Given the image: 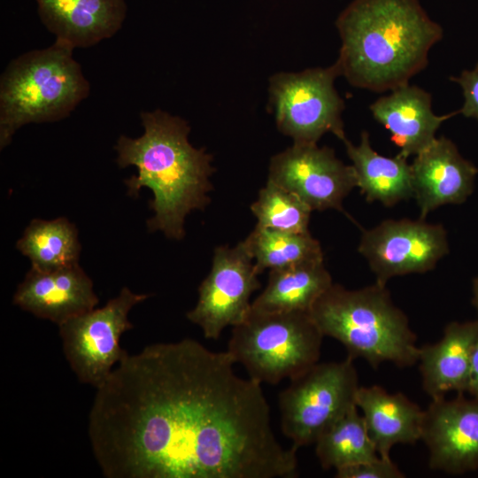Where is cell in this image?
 I'll return each mask as SVG.
<instances>
[{
    "mask_svg": "<svg viewBox=\"0 0 478 478\" xmlns=\"http://www.w3.org/2000/svg\"><path fill=\"white\" fill-rule=\"evenodd\" d=\"M141 120L142 135L118 139L117 164L137 169V174L125 181L128 196L138 197L143 187L153 193L150 206L154 215L147 220L148 230L181 240L186 216L204 210L211 201L212 158L189 143L190 127L183 119L155 110L143 112Z\"/></svg>",
    "mask_w": 478,
    "mask_h": 478,
    "instance_id": "cell-3",
    "label": "cell"
},
{
    "mask_svg": "<svg viewBox=\"0 0 478 478\" xmlns=\"http://www.w3.org/2000/svg\"><path fill=\"white\" fill-rule=\"evenodd\" d=\"M31 262V268L52 271L79 264L81 243L74 224L66 218L34 219L16 244Z\"/></svg>",
    "mask_w": 478,
    "mask_h": 478,
    "instance_id": "cell-22",
    "label": "cell"
},
{
    "mask_svg": "<svg viewBox=\"0 0 478 478\" xmlns=\"http://www.w3.org/2000/svg\"><path fill=\"white\" fill-rule=\"evenodd\" d=\"M309 313L322 335L340 342L353 360L364 358L374 368L418 362L417 336L384 284L348 289L333 283Z\"/></svg>",
    "mask_w": 478,
    "mask_h": 478,
    "instance_id": "cell-4",
    "label": "cell"
},
{
    "mask_svg": "<svg viewBox=\"0 0 478 478\" xmlns=\"http://www.w3.org/2000/svg\"><path fill=\"white\" fill-rule=\"evenodd\" d=\"M356 405L381 457L389 458L396 444L420 440L424 410L405 395L389 393L377 385L359 386Z\"/></svg>",
    "mask_w": 478,
    "mask_h": 478,
    "instance_id": "cell-19",
    "label": "cell"
},
{
    "mask_svg": "<svg viewBox=\"0 0 478 478\" xmlns=\"http://www.w3.org/2000/svg\"><path fill=\"white\" fill-rule=\"evenodd\" d=\"M279 394L282 433L297 449L319 436L356 406L358 378L353 359L319 363L292 378Z\"/></svg>",
    "mask_w": 478,
    "mask_h": 478,
    "instance_id": "cell-7",
    "label": "cell"
},
{
    "mask_svg": "<svg viewBox=\"0 0 478 478\" xmlns=\"http://www.w3.org/2000/svg\"><path fill=\"white\" fill-rule=\"evenodd\" d=\"M356 406L349 410L315 442V453L324 469L335 470L380 457Z\"/></svg>",
    "mask_w": 478,
    "mask_h": 478,
    "instance_id": "cell-23",
    "label": "cell"
},
{
    "mask_svg": "<svg viewBox=\"0 0 478 478\" xmlns=\"http://www.w3.org/2000/svg\"><path fill=\"white\" fill-rule=\"evenodd\" d=\"M185 338L127 353L96 389L88 435L107 478H295L261 384Z\"/></svg>",
    "mask_w": 478,
    "mask_h": 478,
    "instance_id": "cell-1",
    "label": "cell"
},
{
    "mask_svg": "<svg viewBox=\"0 0 478 478\" xmlns=\"http://www.w3.org/2000/svg\"><path fill=\"white\" fill-rule=\"evenodd\" d=\"M267 180L295 193L312 211H343V201L356 188L352 166L334 150L317 143H293L270 161Z\"/></svg>",
    "mask_w": 478,
    "mask_h": 478,
    "instance_id": "cell-12",
    "label": "cell"
},
{
    "mask_svg": "<svg viewBox=\"0 0 478 478\" xmlns=\"http://www.w3.org/2000/svg\"><path fill=\"white\" fill-rule=\"evenodd\" d=\"M149 297L127 287L101 308H94L58 326L64 355L80 382L99 387L127 354L121 335L133 328L131 309Z\"/></svg>",
    "mask_w": 478,
    "mask_h": 478,
    "instance_id": "cell-9",
    "label": "cell"
},
{
    "mask_svg": "<svg viewBox=\"0 0 478 478\" xmlns=\"http://www.w3.org/2000/svg\"><path fill=\"white\" fill-rule=\"evenodd\" d=\"M337 478H403L405 474L389 458L377 459L335 470Z\"/></svg>",
    "mask_w": 478,
    "mask_h": 478,
    "instance_id": "cell-26",
    "label": "cell"
},
{
    "mask_svg": "<svg viewBox=\"0 0 478 478\" xmlns=\"http://www.w3.org/2000/svg\"><path fill=\"white\" fill-rule=\"evenodd\" d=\"M332 284L324 259L270 270L267 285L251 303V309L261 312H309Z\"/></svg>",
    "mask_w": 478,
    "mask_h": 478,
    "instance_id": "cell-21",
    "label": "cell"
},
{
    "mask_svg": "<svg viewBox=\"0 0 478 478\" xmlns=\"http://www.w3.org/2000/svg\"><path fill=\"white\" fill-rule=\"evenodd\" d=\"M45 27L75 48L93 46L111 38L122 27L125 0H35Z\"/></svg>",
    "mask_w": 478,
    "mask_h": 478,
    "instance_id": "cell-17",
    "label": "cell"
},
{
    "mask_svg": "<svg viewBox=\"0 0 478 478\" xmlns=\"http://www.w3.org/2000/svg\"><path fill=\"white\" fill-rule=\"evenodd\" d=\"M466 392L478 398V339L472 352Z\"/></svg>",
    "mask_w": 478,
    "mask_h": 478,
    "instance_id": "cell-28",
    "label": "cell"
},
{
    "mask_svg": "<svg viewBox=\"0 0 478 478\" xmlns=\"http://www.w3.org/2000/svg\"><path fill=\"white\" fill-rule=\"evenodd\" d=\"M358 252L375 275L387 284L396 276L423 274L436 267L449 252L447 232L440 224L419 219L385 220L363 231Z\"/></svg>",
    "mask_w": 478,
    "mask_h": 478,
    "instance_id": "cell-11",
    "label": "cell"
},
{
    "mask_svg": "<svg viewBox=\"0 0 478 478\" xmlns=\"http://www.w3.org/2000/svg\"><path fill=\"white\" fill-rule=\"evenodd\" d=\"M473 304L478 312V276L473 281Z\"/></svg>",
    "mask_w": 478,
    "mask_h": 478,
    "instance_id": "cell-29",
    "label": "cell"
},
{
    "mask_svg": "<svg viewBox=\"0 0 478 478\" xmlns=\"http://www.w3.org/2000/svg\"><path fill=\"white\" fill-rule=\"evenodd\" d=\"M335 63L299 73H278L269 81L270 105L281 133L293 143H317L327 133L343 142L344 102L335 88Z\"/></svg>",
    "mask_w": 478,
    "mask_h": 478,
    "instance_id": "cell-8",
    "label": "cell"
},
{
    "mask_svg": "<svg viewBox=\"0 0 478 478\" xmlns=\"http://www.w3.org/2000/svg\"><path fill=\"white\" fill-rule=\"evenodd\" d=\"M420 440L431 469L451 474L478 469V398L464 393L432 398L424 410Z\"/></svg>",
    "mask_w": 478,
    "mask_h": 478,
    "instance_id": "cell-13",
    "label": "cell"
},
{
    "mask_svg": "<svg viewBox=\"0 0 478 478\" xmlns=\"http://www.w3.org/2000/svg\"><path fill=\"white\" fill-rule=\"evenodd\" d=\"M251 211L257 225L273 230L304 234L309 233L312 210L295 193L267 180Z\"/></svg>",
    "mask_w": 478,
    "mask_h": 478,
    "instance_id": "cell-25",
    "label": "cell"
},
{
    "mask_svg": "<svg viewBox=\"0 0 478 478\" xmlns=\"http://www.w3.org/2000/svg\"><path fill=\"white\" fill-rule=\"evenodd\" d=\"M12 302L37 318L58 326L96 308L93 281L79 264L52 271L31 268L14 293Z\"/></svg>",
    "mask_w": 478,
    "mask_h": 478,
    "instance_id": "cell-15",
    "label": "cell"
},
{
    "mask_svg": "<svg viewBox=\"0 0 478 478\" xmlns=\"http://www.w3.org/2000/svg\"><path fill=\"white\" fill-rule=\"evenodd\" d=\"M451 81L459 84L462 89L464 103L459 110V114L478 121V62L473 69L464 70Z\"/></svg>",
    "mask_w": 478,
    "mask_h": 478,
    "instance_id": "cell-27",
    "label": "cell"
},
{
    "mask_svg": "<svg viewBox=\"0 0 478 478\" xmlns=\"http://www.w3.org/2000/svg\"><path fill=\"white\" fill-rule=\"evenodd\" d=\"M258 274L296 264L323 260L320 243L309 233H289L256 226L244 239Z\"/></svg>",
    "mask_w": 478,
    "mask_h": 478,
    "instance_id": "cell-24",
    "label": "cell"
},
{
    "mask_svg": "<svg viewBox=\"0 0 478 478\" xmlns=\"http://www.w3.org/2000/svg\"><path fill=\"white\" fill-rule=\"evenodd\" d=\"M74 48L56 39L47 48L12 59L0 80V148L30 123L63 120L88 97L89 82Z\"/></svg>",
    "mask_w": 478,
    "mask_h": 478,
    "instance_id": "cell-5",
    "label": "cell"
},
{
    "mask_svg": "<svg viewBox=\"0 0 478 478\" xmlns=\"http://www.w3.org/2000/svg\"><path fill=\"white\" fill-rule=\"evenodd\" d=\"M336 66L347 81L374 92L409 83L443 37L419 0H353L338 16Z\"/></svg>",
    "mask_w": 478,
    "mask_h": 478,
    "instance_id": "cell-2",
    "label": "cell"
},
{
    "mask_svg": "<svg viewBox=\"0 0 478 478\" xmlns=\"http://www.w3.org/2000/svg\"><path fill=\"white\" fill-rule=\"evenodd\" d=\"M258 275L244 240L234 247H217L211 271L198 288L197 303L187 319L205 338L217 340L226 328L247 318L251 297L260 288Z\"/></svg>",
    "mask_w": 478,
    "mask_h": 478,
    "instance_id": "cell-10",
    "label": "cell"
},
{
    "mask_svg": "<svg viewBox=\"0 0 478 478\" xmlns=\"http://www.w3.org/2000/svg\"><path fill=\"white\" fill-rule=\"evenodd\" d=\"M412 167L413 197L420 219L445 204L464 203L473 193L478 168L445 136L415 156Z\"/></svg>",
    "mask_w": 478,
    "mask_h": 478,
    "instance_id": "cell-14",
    "label": "cell"
},
{
    "mask_svg": "<svg viewBox=\"0 0 478 478\" xmlns=\"http://www.w3.org/2000/svg\"><path fill=\"white\" fill-rule=\"evenodd\" d=\"M343 143L352 163L356 188L366 201L389 207L413 197L412 167L407 158L399 154L392 158L379 154L372 148L366 131L361 133L358 144L348 139Z\"/></svg>",
    "mask_w": 478,
    "mask_h": 478,
    "instance_id": "cell-20",
    "label": "cell"
},
{
    "mask_svg": "<svg viewBox=\"0 0 478 478\" xmlns=\"http://www.w3.org/2000/svg\"><path fill=\"white\" fill-rule=\"evenodd\" d=\"M324 335L309 312H261L251 308L233 327L227 351L249 378L277 384L319 362Z\"/></svg>",
    "mask_w": 478,
    "mask_h": 478,
    "instance_id": "cell-6",
    "label": "cell"
},
{
    "mask_svg": "<svg viewBox=\"0 0 478 478\" xmlns=\"http://www.w3.org/2000/svg\"><path fill=\"white\" fill-rule=\"evenodd\" d=\"M478 339V320L446 325L441 339L419 349L423 390L432 398L455 391L465 393L473 350Z\"/></svg>",
    "mask_w": 478,
    "mask_h": 478,
    "instance_id": "cell-18",
    "label": "cell"
},
{
    "mask_svg": "<svg viewBox=\"0 0 478 478\" xmlns=\"http://www.w3.org/2000/svg\"><path fill=\"white\" fill-rule=\"evenodd\" d=\"M369 109L374 119L389 132L391 141L399 148L398 154L407 159L431 145L442 123L459 113L458 110L436 115L431 95L409 83L379 97Z\"/></svg>",
    "mask_w": 478,
    "mask_h": 478,
    "instance_id": "cell-16",
    "label": "cell"
}]
</instances>
